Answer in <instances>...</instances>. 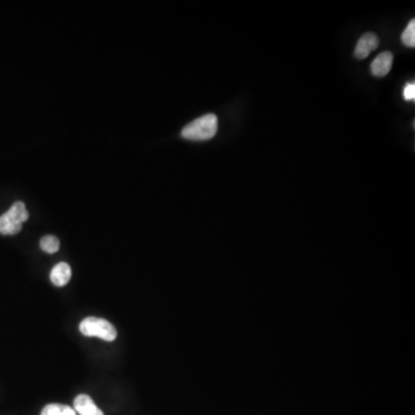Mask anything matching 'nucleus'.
<instances>
[{"instance_id":"1","label":"nucleus","mask_w":415,"mask_h":415,"mask_svg":"<svg viewBox=\"0 0 415 415\" xmlns=\"http://www.w3.org/2000/svg\"><path fill=\"white\" fill-rule=\"evenodd\" d=\"M218 119L215 114H205L188 124L181 132L183 138L192 141H207L217 133Z\"/></svg>"},{"instance_id":"2","label":"nucleus","mask_w":415,"mask_h":415,"mask_svg":"<svg viewBox=\"0 0 415 415\" xmlns=\"http://www.w3.org/2000/svg\"><path fill=\"white\" fill-rule=\"evenodd\" d=\"M29 214L23 202H16L10 210L0 216V233L14 236L23 230V224L28 220Z\"/></svg>"},{"instance_id":"3","label":"nucleus","mask_w":415,"mask_h":415,"mask_svg":"<svg viewBox=\"0 0 415 415\" xmlns=\"http://www.w3.org/2000/svg\"><path fill=\"white\" fill-rule=\"evenodd\" d=\"M80 331L85 337H98L107 342H114L116 338V327L110 322L98 318H85L80 323Z\"/></svg>"},{"instance_id":"4","label":"nucleus","mask_w":415,"mask_h":415,"mask_svg":"<svg viewBox=\"0 0 415 415\" xmlns=\"http://www.w3.org/2000/svg\"><path fill=\"white\" fill-rule=\"evenodd\" d=\"M378 44H380V40H378L376 35L373 34V32H366L359 40L356 51H354V56H356V59H365V58L368 57L371 51L378 49Z\"/></svg>"},{"instance_id":"5","label":"nucleus","mask_w":415,"mask_h":415,"mask_svg":"<svg viewBox=\"0 0 415 415\" xmlns=\"http://www.w3.org/2000/svg\"><path fill=\"white\" fill-rule=\"evenodd\" d=\"M393 64V56L389 51L378 54L371 63V71L373 76L376 78H383L387 76L391 71Z\"/></svg>"},{"instance_id":"6","label":"nucleus","mask_w":415,"mask_h":415,"mask_svg":"<svg viewBox=\"0 0 415 415\" xmlns=\"http://www.w3.org/2000/svg\"><path fill=\"white\" fill-rule=\"evenodd\" d=\"M74 409L80 415H104L103 411L88 395H79L76 397L74 399Z\"/></svg>"},{"instance_id":"7","label":"nucleus","mask_w":415,"mask_h":415,"mask_svg":"<svg viewBox=\"0 0 415 415\" xmlns=\"http://www.w3.org/2000/svg\"><path fill=\"white\" fill-rule=\"evenodd\" d=\"M72 277V269L65 262H60L51 271L50 278L51 282L54 283L56 287H65L68 284Z\"/></svg>"},{"instance_id":"8","label":"nucleus","mask_w":415,"mask_h":415,"mask_svg":"<svg viewBox=\"0 0 415 415\" xmlns=\"http://www.w3.org/2000/svg\"><path fill=\"white\" fill-rule=\"evenodd\" d=\"M41 415H76V409L63 404H49L45 406Z\"/></svg>"},{"instance_id":"9","label":"nucleus","mask_w":415,"mask_h":415,"mask_svg":"<svg viewBox=\"0 0 415 415\" xmlns=\"http://www.w3.org/2000/svg\"><path fill=\"white\" fill-rule=\"evenodd\" d=\"M40 245H41L42 251L47 253V254H54V253H57L60 248L59 240H58L57 236H43Z\"/></svg>"},{"instance_id":"10","label":"nucleus","mask_w":415,"mask_h":415,"mask_svg":"<svg viewBox=\"0 0 415 415\" xmlns=\"http://www.w3.org/2000/svg\"><path fill=\"white\" fill-rule=\"evenodd\" d=\"M402 42L404 45L409 47H415V20H411V23L407 25V28L404 30L402 35Z\"/></svg>"},{"instance_id":"11","label":"nucleus","mask_w":415,"mask_h":415,"mask_svg":"<svg viewBox=\"0 0 415 415\" xmlns=\"http://www.w3.org/2000/svg\"><path fill=\"white\" fill-rule=\"evenodd\" d=\"M404 98L406 101H414L415 100V85L409 83L404 89Z\"/></svg>"}]
</instances>
